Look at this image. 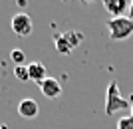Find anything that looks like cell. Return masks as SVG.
I'll list each match as a JSON object with an SVG mask.
<instances>
[{"mask_svg": "<svg viewBox=\"0 0 133 129\" xmlns=\"http://www.w3.org/2000/svg\"><path fill=\"white\" fill-rule=\"evenodd\" d=\"M26 66H28V73H30V82H34L36 85H40L46 78H48L46 66L42 62L36 60V62H30V64H26Z\"/></svg>", "mask_w": 133, "mask_h": 129, "instance_id": "8", "label": "cell"}, {"mask_svg": "<svg viewBox=\"0 0 133 129\" xmlns=\"http://www.w3.org/2000/svg\"><path fill=\"white\" fill-rule=\"evenodd\" d=\"M38 113H40V105L32 97H26V99H22L18 103V115H22V117L34 119V117H38Z\"/></svg>", "mask_w": 133, "mask_h": 129, "instance_id": "6", "label": "cell"}, {"mask_svg": "<svg viewBox=\"0 0 133 129\" xmlns=\"http://www.w3.org/2000/svg\"><path fill=\"white\" fill-rule=\"evenodd\" d=\"M82 42H83V34L78 32V30H68V32H62V34H58V36L54 38L56 52L62 54V56L72 54Z\"/></svg>", "mask_w": 133, "mask_h": 129, "instance_id": "2", "label": "cell"}, {"mask_svg": "<svg viewBox=\"0 0 133 129\" xmlns=\"http://www.w3.org/2000/svg\"><path fill=\"white\" fill-rule=\"evenodd\" d=\"M129 18H133V2H131V6H129Z\"/></svg>", "mask_w": 133, "mask_h": 129, "instance_id": "12", "label": "cell"}, {"mask_svg": "<svg viewBox=\"0 0 133 129\" xmlns=\"http://www.w3.org/2000/svg\"><path fill=\"white\" fill-rule=\"evenodd\" d=\"M129 111H131V117H133V96H131V107H129Z\"/></svg>", "mask_w": 133, "mask_h": 129, "instance_id": "13", "label": "cell"}, {"mask_svg": "<svg viewBox=\"0 0 133 129\" xmlns=\"http://www.w3.org/2000/svg\"><path fill=\"white\" fill-rule=\"evenodd\" d=\"M129 107H131V101H127L121 96L117 82H111L107 85V91H105V113L107 115H113L117 111H125Z\"/></svg>", "mask_w": 133, "mask_h": 129, "instance_id": "1", "label": "cell"}, {"mask_svg": "<svg viewBox=\"0 0 133 129\" xmlns=\"http://www.w3.org/2000/svg\"><path fill=\"white\" fill-rule=\"evenodd\" d=\"M40 91L42 96H46L48 99H56V97L62 96V84L56 78H46L42 84H40Z\"/></svg>", "mask_w": 133, "mask_h": 129, "instance_id": "5", "label": "cell"}, {"mask_svg": "<svg viewBox=\"0 0 133 129\" xmlns=\"http://www.w3.org/2000/svg\"><path fill=\"white\" fill-rule=\"evenodd\" d=\"M14 76H16L18 82H22V84H26V82H30V73H28V66L24 64V66H16L14 67Z\"/></svg>", "mask_w": 133, "mask_h": 129, "instance_id": "9", "label": "cell"}, {"mask_svg": "<svg viewBox=\"0 0 133 129\" xmlns=\"http://www.w3.org/2000/svg\"><path fill=\"white\" fill-rule=\"evenodd\" d=\"M0 129H8V125H6V123H0Z\"/></svg>", "mask_w": 133, "mask_h": 129, "instance_id": "14", "label": "cell"}, {"mask_svg": "<svg viewBox=\"0 0 133 129\" xmlns=\"http://www.w3.org/2000/svg\"><path fill=\"white\" fill-rule=\"evenodd\" d=\"M32 30H34L32 18L28 16L26 12L14 14V18H12V32L16 34V36H30Z\"/></svg>", "mask_w": 133, "mask_h": 129, "instance_id": "4", "label": "cell"}, {"mask_svg": "<svg viewBox=\"0 0 133 129\" xmlns=\"http://www.w3.org/2000/svg\"><path fill=\"white\" fill-rule=\"evenodd\" d=\"M10 60L16 64V66H24V62H26V54H24L20 48H16V50L10 52Z\"/></svg>", "mask_w": 133, "mask_h": 129, "instance_id": "10", "label": "cell"}, {"mask_svg": "<svg viewBox=\"0 0 133 129\" xmlns=\"http://www.w3.org/2000/svg\"><path fill=\"white\" fill-rule=\"evenodd\" d=\"M129 6H131V2H127V0H103V8H105L113 18L123 16V14L129 10Z\"/></svg>", "mask_w": 133, "mask_h": 129, "instance_id": "7", "label": "cell"}, {"mask_svg": "<svg viewBox=\"0 0 133 129\" xmlns=\"http://www.w3.org/2000/svg\"><path fill=\"white\" fill-rule=\"evenodd\" d=\"M117 129H133V117L125 115V117L117 119Z\"/></svg>", "mask_w": 133, "mask_h": 129, "instance_id": "11", "label": "cell"}, {"mask_svg": "<svg viewBox=\"0 0 133 129\" xmlns=\"http://www.w3.org/2000/svg\"><path fill=\"white\" fill-rule=\"evenodd\" d=\"M107 30H109L111 40H127L129 36H133V18L129 16L111 18L107 22Z\"/></svg>", "mask_w": 133, "mask_h": 129, "instance_id": "3", "label": "cell"}]
</instances>
